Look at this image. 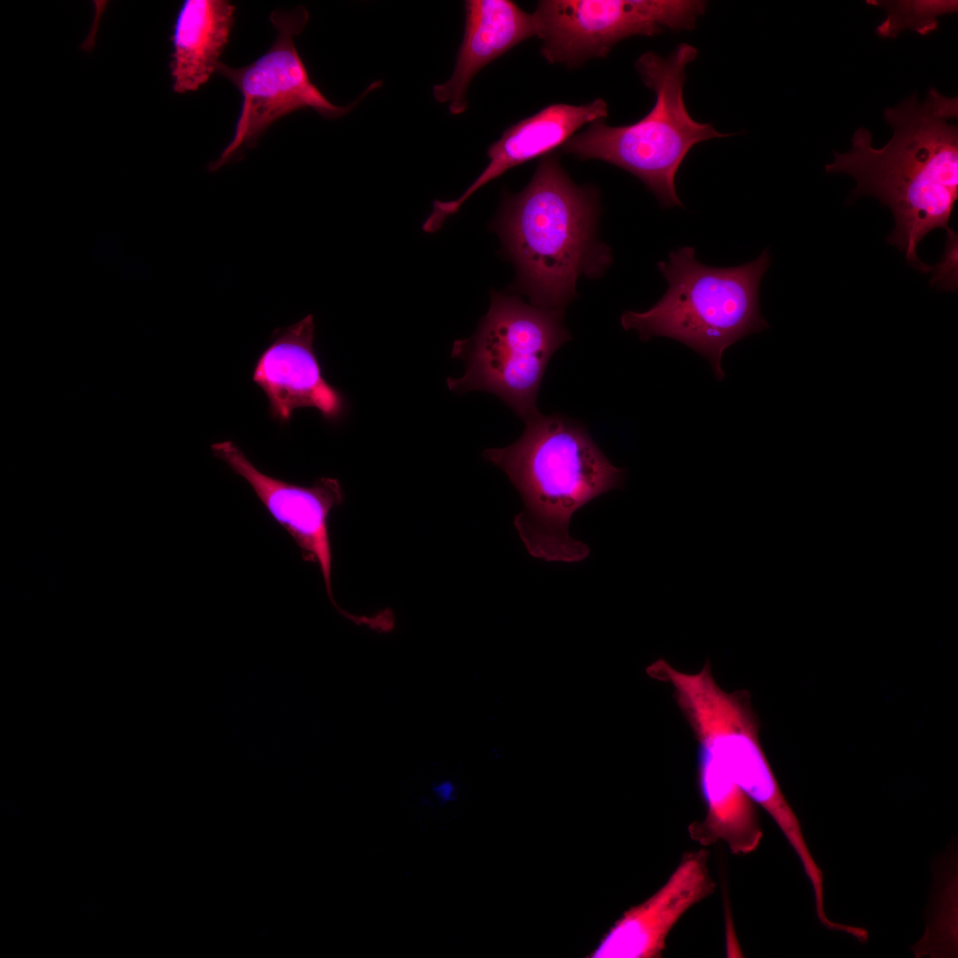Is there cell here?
<instances>
[{
    "label": "cell",
    "instance_id": "1",
    "mask_svg": "<svg viewBox=\"0 0 958 958\" xmlns=\"http://www.w3.org/2000/svg\"><path fill=\"white\" fill-rule=\"evenodd\" d=\"M885 121L894 130L883 147L872 145L871 133L858 129L852 149L835 153L828 173H846L858 182L852 196L876 197L887 205L895 227L887 237L915 268L930 270L916 248L932 230L951 232L949 221L958 198V98L931 88L923 102L913 94L886 108Z\"/></svg>",
    "mask_w": 958,
    "mask_h": 958
},
{
    "label": "cell",
    "instance_id": "2",
    "mask_svg": "<svg viewBox=\"0 0 958 958\" xmlns=\"http://www.w3.org/2000/svg\"><path fill=\"white\" fill-rule=\"evenodd\" d=\"M511 445L484 450L520 493L523 509L514 525L528 553L547 561L578 562L589 546L569 535L572 515L599 496L623 486L625 470L615 467L585 426L561 414L524 421Z\"/></svg>",
    "mask_w": 958,
    "mask_h": 958
},
{
    "label": "cell",
    "instance_id": "3",
    "mask_svg": "<svg viewBox=\"0 0 958 958\" xmlns=\"http://www.w3.org/2000/svg\"><path fill=\"white\" fill-rule=\"evenodd\" d=\"M598 198L594 189L577 186L552 154L522 192L503 197L491 228L531 304L564 310L580 276L599 278L611 264V249L597 238Z\"/></svg>",
    "mask_w": 958,
    "mask_h": 958
},
{
    "label": "cell",
    "instance_id": "4",
    "mask_svg": "<svg viewBox=\"0 0 958 958\" xmlns=\"http://www.w3.org/2000/svg\"><path fill=\"white\" fill-rule=\"evenodd\" d=\"M769 263L767 248L742 265L713 267L700 263L694 247H679L657 264L668 283L664 294L646 311H624L621 326L635 330L642 341L665 336L682 342L705 357L721 380L724 351L768 328L758 292Z\"/></svg>",
    "mask_w": 958,
    "mask_h": 958
},
{
    "label": "cell",
    "instance_id": "5",
    "mask_svg": "<svg viewBox=\"0 0 958 958\" xmlns=\"http://www.w3.org/2000/svg\"><path fill=\"white\" fill-rule=\"evenodd\" d=\"M697 50L680 43L669 57L646 52L635 67L644 83L656 94L650 111L638 122L609 126L598 120L573 135L561 147L580 160H599L617 166L640 179L661 207H683L675 177L690 149L711 138L732 136L718 132L710 123L695 122L683 98L686 67Z\"/></svg>",
    "mask_w": 958,
    "mask_h": 958
},
{
    "label": "cell",
    "instance_id": "6",
    "mask_svg": "<svg viewBox=\"0 0 958 958\" xmlns=\"http://www.w3.org/2000/svg\"><path fill=\"white\" fill-rule=\"evenodd\" d=\"M571 338L563 310L527 303L491 290L488 312L475 334L453 342L452 357L465 363L459 378H448L450 390L490 392L526 421L540 412L537 398L554 352Z\"/></svg>",
    "mask_w": 958,
    "mask_h": 958
},
{
    "label": "cell",
    "instance_id": "7",
    "mask_svg": "<svg viewBox=\"0 0 958 958\" xmlns=\"http://www.w3.org/2000/svg\"><path fill=\"white\" fill-rule=\"evenodd\" d=\"M270 20L277 34L266 52L245 67H232L222 62L216 66V72L236 86L242 102L232 137L209 164V171L240 159L243 149L254 146L279 118L302 108H311L325 118H339L381 84L380 81L373 82L362 97L348 106L334 105L312 82L294 46V37L302 32L309 20L305 7L273 11Z\"/></svg>",
    "mask_w": 958,
    "mask_h": 958
},
{
    "label": "cell",
    "instance_id": "8",
    "mask_svg": "<svg viewBox=\"0 0 958 958\" xmlns=\"http://www.w3.org/2000/svg\"><path fill=\"white\" fill-rule=\"evenodd\" d=\"M705 9L697 0H544L532 15L544 59L576 68L632 35L691 30Z\"/></svg>",
    "mask_w": 958,
    "mask_h": 958
},
{
    "label": "cell",
    "instance_id": "9",
    "mask_svg": "<svg viewBox=\"0 0 958 958\" xmlns=\"http://www.w3.org/2000/svg\"><path fill=\"white\" fill-rule=\"evenodd\" d=\"M215 457L224 461L252 488L273 520L291 536L304 561L318 564L326 594L334 607L354 622L356 615L341 609L332 589V546L329 536V515L343 503V491L339 481L320 477L310 486L294 484L263 473L232 441L213 444Z\"/></svg>",
    "mask_w": 958,
    "mask_h": 958
},
{
    "label": "cell",
    "instance_id": "10",
    "mask_svg": "<svg viewBox=\"0 0 958 958\" xmlns=\"http://www.w3.org/2000/svg\"><path fill=\"white\" fill-rule=\"evenodd\" d=\"M314 337L311 314L278 327L255 364L252 381L266 396L271 418L281 423L288 422L294 411L302 407L317 409L330 422L338 421L346 412L343 395L323 376Z\"/></svg>",
    "mask_w": 958,
    "mask_h": 958
},
{
    "label": "cell",
    "instance_id": "11",
    "mask_svg": "<svg viewBox=\"0 0 958 958\" xmlns=\"http://www.w3.org/2000/svg\"><path fill=\"white\" fill-rule=\"evenodd\" d=\"M708 860L704 849L686 852L654 894L616 921L590 957H661L667 937L679 919L715 891Z\"/></svg>",
    "mask_w": 958,
    "mask_h": 958
},
{
    "label": "cell",
    "instance_id": "12",
    "mask_svg": "<svg viewBox=\"0 0 958 958\" xmlns=\"http://www.w3.org/2000/svg\"><path fill=\"white\" fill-rule=\"evenodd\" d=\"M608 106L602 98L570 105L552 104L504 130L487 151L489 162L474 182L455 200H435L423 223L426 232H435L475 192L508 169L552 153L561 147L585 124L604 120Z\"/></svg>",
    "mask_w": 958,
    "mask_h": 958
},
{
    "label": "cell",
    "instance_id": "13",
    "mask_svg": "<svg viewBox=\"0 0 958 958\" xmlns=\"http://www.w3.org/2000/svg\"><path fill=\"white\" fill-rule=\"evenodd\" d=\"M465 32L451 78L433 86L435 99L451 114L467 108V94L476 74L522 42L537 36L532 14L509 0L465 1Z\"/></svg>",
    "mask_w": 958,
    "mask_h": 958
},
{
    "label": "cell",
    "instance_id": "14",
    "mask_svg": "<svg viewBox=\"0 0 958 958\" xmlns=\"http://www.w3.org/2000/svg\"><path fill=\"white\" fill-rule=\"evenodd\" d=\"M697 747V781L705 815L689 825L690 837L703 846L722 842L734 855L751 853L763 837L756 804L713 751Z\"/></svg>",
    "mask_w": 958,
    "mask_h": 958
},
{
    "label": "cell",
    "instance_id": "15",
    "mask_svg": "<svg viewBox=\"0 0 958 958\" xmlns=\"http://www.w3.org/2000/svg\"><path fill=\"white\" fill-rule=\"evenodd\" d=\"M235 7L224 0H185L171 36L170 73L177 93L197 90L216 73L234 21Z\"/></svg>",
    "mask_w": 958,
    "mask_h": 958
},
{
    "label": "cell",
    "instance_id": "16",
    "mask_svg": "<svg viewBox=\"0 0 958 958\" xmlns=\"http://www.w3.org/2000/svg\"><path fill=\"white\" fill-rule=\"evenodd\" d=\"M868 4L886 10L887 18L876 27L882 37L895 38L906 28L925 35L938 26V17L957 12L958 2L954 0L928 1H867Z\"/></svg>",
    "mask_w": 958,
    "mask_h": 958
},
{
    "label": "cell",
    "instance_id": "17",
    "mask_svg": "<svg viewBox=\"0 0 958 958\" xmlns=\"http://www.w3.org/2000/svg\"><path fill=\"white\" fill-rule=\"evenodd\" d=\"M433 792L439 800L447 802L453 799L454 786L450 781H443L433 786Z\"/></svg>",
    "mask_w": 958,
    "mask_h": 958
}]
</instances>
